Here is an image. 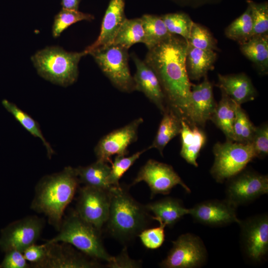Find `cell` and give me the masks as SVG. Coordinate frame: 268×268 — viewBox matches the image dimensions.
I'll list each match as a JSON object with an SVG mask.
<instances>
[{
	"label": "cell",
	"instance_id": "cell-1",
	"mask_svg": "<svg viewBox=\"0 0 268 268\" xmlns=\"http://www.w3.org/2000/svg\"><path fill=\"white\" fill-rule=\"evenodd\" d=\"M188 44L172 35L148 50L144 60L158 79L167 106L187 123L192 85L186 65Z\"/></svg>",
	"mask_w": 268,
	"mask_h": 268
},
{
	"label": "cell",
	"instance_id": "cell-2",
	"mask_svg": "<svg viewBox=\"0 0 268 268\" xmlns=\"http://www.w3.org/2000/svg\"><path fill=\"white\" fill-rule=\"evenodd\" d=\"M79 183L75 168L71 166L44 176L36 186L31 208L44 214L49 223L59 230L64 211L72 200Z\"/></svg>",
	"mask_w": 268,
	"mask_h": 268
},
{
	"label": "cell",
	"instance_id": "cell-3",
	"mask_svg": "<svg viewBox=\"0 0 268 268\" xmlns=\"http://www.w3.org/2000/svg\"><path fill=\"white\" fill-rule=\"evenodd\" d=\"M109 193V213L106 222L108 232L122 242L131 240L146 228L151 216L148 215L145 206L135 200L126 187L120 185L113 186Z\"/></svg>",
	"mask_w": 268,
	"mask_h": 268
},
{
	"label": "cell",
	"instance_id": "cell-4",
	"mask_svg": "<svg viewBox=\"0 0 268 268\" xmlns=\"http://www.w3.org/2000/svg\"><path fill=\"white\" fill-rule=\"evenodd\" d=\"M59 233L47 241L49 243H65L73 246L91 259L107 263L115 268L117 259L105 249L101 237V231L81 218L75 210L63 219Z\"/></svg>",
	"mask_w": 268,
	"mask_h": 268
},
{
	"label": "cell",
	"instance_id": "cell-5",
	"mask_svg": "<svg viewBox=\"0 0 268 268\" xmlns=\"http://www.w3.org/2000/svg\"><path fill=\"white\" fill-rule=\"evenodd\" d=\"M86 55L84 51L70 52L60 47L51 46L37 51L32 56L31 61L41 77L66 87L76 81L78 63Z\"/></svg>",
	"mask_w": 268,
	"mask_h": 268
},
{
	"label": "cell",
	"instance_id": "cell-6",
	"mask_svg": "<svg viewBox=\"0 0 268 268\" xmlns=\"http://www.w3.org/2000/svg\"><path fill=\"white\" fill-rule=\"evenodd\" d=\"M214 156L210 173L218 183L236 175L244 169L256 154L251 143H241L227 140L217 142L213 146Z\"/></svg>",
	"mask_w": 268,
	"mask_h": 268
},
{
	"label": "cell",
	"instance_id": "cell-7",
	"mask_svg": "<svg viewBox=\"0 0 268 268\" xmlns=\"http://www.w3.org/2000/svg\"><path fill=\"white\" fill-rule=\"evenodd\" d=\"M128 51L112 43L96 49L89 54L116 88L122 92L130 93L135 90L128 64Z\"/></svg>",
	"mask_w": 268,
	"mask_h": 268
},
{
	"label": "cell",
	"instance_id": "cell-8",
	"mask_svg": "<svg viewBox=\"0 0 268 268\" xmlns=\"http://www.w3.org/2000/svg\"><path fill=\"white\" fill-rule=\"evenodd\" d=\"M240 239L243 254L253 263H261L268 252V215L263 213L241 220Z\"/></svg>",
	"mask_w": 268,
	"mask_h": 268
},
{
	"label": "cell",
	"instance_id": "cell-9",
	"mask_svg": "<svg viewBox=\"0 0 268 268\" xmlns=\"http://www.w3.org/2000/svg\"><path fill=\"white\" fill-rule=\"evenodd\" d=\"M172 244L166 257L160 264L161 268H196L206 262L207 250L199 236L189 233L183 234Z\"/></svg>",
	"mask_w": 268,
	"mask_h": 268
},
{
	"label": "cell",
	"instance_id": "cell-10",
	"mask_svg": "<svg viewBox=\"0 0 268 268\" xmlns=\"http://www.w3.org/2000/svg\"><path fill=\"white\" fill-rule=\"evenodd\" d=\"M268 194V176L245 169L227 180L226 199L236 207Z\"/></svg>",
	"mask_w": 268,
	"mask_h": 268
},
{
	"label": "cell",
	"instance_id": "cell-11",
	"mask_svg": "<svg viewBox=\"0 0 268 268\" xmlns=\"http://www.w3.org/2000/svg\"><path fill=\"white\" fill-rule=\"evenodd\" d=\"M45 220L37 216H28L14 221L2 228L0 235V249L23 251L35 244L40 238Z\"/></svg>",
	"mask_w": 268,
	"mask_h": 268
},
{
	"label": "cell",
	"instance_id": "cell-12",
	"mask_svg": "<svg viewBox=\"0 0 268 268\" xmlns=\"http://www.w3.org/2000/svg\"><path fill=\"white\" fill-rule=\"evenodd\" d=\"M145 182L151 191V198L156 194H169L176 186L180 185L188 193L191 190L185 184L172 166L154 159H149L141 167L132 182L134 185Z\"/></svg>",
	"mask_w": 268,
	"mask_h": 268
},
{
	"label": "cell",
	"instance_id": "cell-13",
	"mask_svg": "<svg viewBox=\"0 0 268 268\" xmlns=\"http://www.w3.org/2000/svg\"><path fill=\"white\" fill-rule=\"evenodd\" d=\"M110 203L109 191L84 186L79 189L75 211L101 231L108 219Z\"/></svg>",
	"mask_w": 268,
	"mask_h": 268
},
{
	"label": "cell",
	"instance_id": "cell-14",
	"mask_svg": "<svg viewBox=\"0 0 268 268\" xmlns=\"http://www.w3.org/2000/svg\"><path fill=\"white\" fill-rule=\"evenodd\" d=\"M143 122L142 118H136L103 136L94 148L97 160L111 163L112 156L127 155L128 147L137 139L138 128Z\"/></svg>",
	"mask_w": 268,
	"mask_h": 268
},
{
	"label": "cell",
	"instance_id": "cell-15",
	"mask_svg": "<svg viewBox=\"0 0 268 268\" xmlns=\"http://www.w3.org/2000/svg\"><path fill=\"white\" fill-rule=\"evenodd\" d=\"M189 209V214L196 222L210 227H222L240 221L237 216V207L226 199L205 201Z\"/></svg>",
	"mask_w": 268,
	"mask_h": 268
},
{
	"label": "cell",
	"instance_id": "cell-16",
	"mask_svg": "<svg viewBox=\"0 0 268 268\" xmlns=\"http://www.w3.org/2000/svg\"><path fill=\"white\" fill-rule=\"evenodd\" d=\"M46 258L39 268H94L101 267L97 261L87 258L74 250L70 244L46 242Z\"/></svg>",
	"mask_w": 268,
	"mask_h": 268
},
{
	"label": "cell",
	"instance_id": "cell-17",
	"mask_svg": "<svg viewBox=\"0 0 268 268\" xmlns=\"http://www.w3.org/2000/svg\"><path fill=\"white\" fill-rule=\"evenodd\" d=\"M216 105L212 84L205 76L202 82L192 84L187 123L191 126L204 127L210 120Z\"/></svg>",
	"mask_w": 268,
	"mask_h": 268
},
{
	"label": "cell",
	"instance_id": "cell-18",
	"mask_svg": "<svg viewBox=\"0 0 268 268\" xmlns=\"http://www.w3.org/2000/svg\"><path fill=\"white\" fill-rule=\"evenodd\" d=\"M136 72L133 77L134 90L143 93L162 114L167 105L165 98L155 72L144 61L132 54Z\"/></svg>",
	"mask_w": 268,
	"mask_h": 268
},
{
	"label": "cell",
	"instance_id": "cell-19",
	"mask_svg": "<svg viewBox=\"0 0 268 268\" xmlns=\"http://www.w3.org/2000/svg\"><path fill=\"white\" fill-rule=\"evenodd\" d=\"M125 0H111L104 15L97 39L84 51L87 54L99 48L113 43L121 25L126 18Z\"/></svg>",
	"mask_w": 268,
	"mask_h": 268
},
{
	"label": "cell",
	"instance_id": "cell-20",
	"mask_svg": "<svg viewBox=\"0 0 268 268\" xmlns=\"http://www.w3.org/2000/svg\"><path fill=\"white\" fill-rule=\"evenodd\" d=\"M237 104L254 100L257 92L251 79L244 73L228 75L218 74L216 85Z\"/></svg>",
	"mask_w": 268,
	"mask_h": 268
},
{
	"label": "cell",
	"instance_id": "cell-21",
	"mask_svg": "<svg viewBox=\"0 0 268 268\" xmlns=\"http://www.w3.org/2000/svg\"><path fill=\"white\" fill-rule=\"evenodd\" d=\"M145 207L154 216L151 218L159 224L171 227L184 215L189 214L190 209L185 207L182 201L175 198L167 197L148 203Z\"/></svg>",
	"mask_w": 268,
	"mask_h": 268
},
{
	"label": "cell",
	"instance_id": "cell-22",
	"mask_svg": "<svg viewBox=\"0 0 268 268\" xmlns=\"http://www.w3.org/2000/svg\"><path fill=\"white\" fill-rule=\"evenodd\" d=\"M181 149L180 155L188 163L196 167L198 166L197 159L200 151L206 141V135L198 126H191L184 121H181L180 132Z\"/></svg>",
	"mask_w": 268,
	"mask_h": 268
},
{
	"label": "cell",
	"instance_id": "cell-23",
	"mask_svg": "<svg viewBox=\"0 0 268 268\" xmlns=\"http://www.w3.org/2000/svg\"><path fill=\"white\" fill-rule=\"evenodd\" d=\"M216 58L214 51L201 50L188 44L186 65L190 80H200L206 76L208 71L214 68Z\"/></svg>",
	"mask_w": 268,
	"mask_h": 268
},
{
	"label": "cell",
	"instance_id": "cell-24",
	"mask_svg": "<svg viewBox=\"0 0 268 268\" xmlns=\"http://www.w3.org/2000/svg\"><path fill=\"white\" fill-rule=\"evenodd\" d=\"M242 54L255 66L260 73L268 72V34L254 35L239 44Z\"/></svg>",
	"mask_w": 268,
	"mask_h": 268
},
{
	"label": "cell",
	"instance_id": "cell-25",
	"mask_svg": "<svg viewBox=\"0 0 268 268\" xmlns=\"http://www.w3.org/2000/svg\"><path fill=\"white\" fill-rule=\"evenodd\" d=\"M75 168L79 183L84 186L107 191L113 187L109 181L111 167L108 163L97 160L89 165Z\"/></svg>",
	"mask_w": 268,
	"mask_h": 268
},
{
	"label": "cell",
	"instance_id": "cell-26",
	"mask_svg": "<svg viewBox=\"0 0 268 268\" xmlns=\"http://www.w3.org/2000/svg\"><path fill=\"white\" fill-rule=\"evenodd\" d=\"M163 117L155 136L148 150L155 148L163 156L166 145L176 136L180 134L181 119L168 107L162 113Z\"/></svg>",
	"mask_w": 268,
	"mask_h": 268
},
{
	"label": "cell",
	"instance_id": "cell-27",
	"mask_svg": "<svg viewBox=\"0 0 268 268\" xmlns=\"http://www.w3.org/2000/svg\"><path fill=\"white\" fill-rule=\"evenodd\" d=\"M237 105L221 91V98L210 119L224 133L227 140L233 141V125Z\"/></svg>",
	"mask_w": 268,
	"mask_h": 268
},
{
	"label": "cell",
	"instance_id": "cell-28",
	"mask_svg": "<svg viewBox=\"0 0 268 268\" xmlns=\"http://www.w3.org/2000/svg\"><path fill=\"white\" fill-rule=\"evenodd\" d=\"M140 18L144 31L143 44L148 50L172 35L168 32L160 16L144 14Z\"/></svg>",
	"mask_w": 268,
	"mask_h": 268
},
{
	"label": "cell",
	"instance_id": "cell-29",
	"mask_svg": "<svg viewBox=\"0 0 268 268\" xmlns=\"http://www.w3.org/2000/svg\"><path fill=\"white\" fill-rule=\"evenodd\" d=\"M144 31L140 18H126L118 30L113 44L128 50L134 44L143 43Z\"/></svg>",
	"mask_w": 268,
	"mask_h": 268
},
{
	"label": "cell",
	"instance_id": "cell-30",
	"mask_svg": "<svg viewBox=\"0 0 268 268\" xmlns=\"http://www.w3.org/2000/svg\"><path fill=\"white\" fill-rule=\"evenodd\" d=\"M1 103L3 107L14 117L25 129L35 137L40 139L46 147L48 157L51 158L54 153V151L44 137L38 123L15 104L6 99L3 100Z\"/></svg>",
	"mask_w": 268,
	"mask_h": 268
},
{
	"label": "cell",
	"instance_id": "cell-31",
	"mask_svg": "<svg viewBox=\"0 0 268 268\" xmlns=\"http://www.w3.org/2000/svg\"><path fill=\"white\" fill-rule=\"evenodd\" d=\"M253 27L251 11L247 6L246 10L226 28L225 35L241 44L252 37Z\"/></svg>",
	"mask_w": 268,
	"mask_h": 268
},
{
	"label": "cell",
	"instance_id": "cell-32",
	"mask_svg": "<svg viewBox=\"0 0 268 268\" xmlns=\"http://www.w3.org/2000/svg\"><path fill=\"white\" fill-rule=\"evenodd\" d=\"M160 17L171 34L180 36L188 42L194 22L187 14L171 13Z\"/></svg>",
	"mask_w": 268,
	"mask_h": 268
},
{
	"label": "cell",
	"instance_id": "cell-33",
	"mask_svg": "<svg viewBox=\"0 0 268 268\" xmlns=\"http://www.w3.org/2000/svg\"><path fill=\"white\" fill-rule=\"evenodd\" d=\"M94 18L92 15L78 10L62 8L55 16L52 26L53 36L57 38L72 24L82 20L91 21Z\"/></svg>",
	"mask_w": 268,
	"mask_h": 268
},
{
	"label": "cell",
	"instance_id": "cell-34",
	"mask_svg": "<svg viewBox=\"0 0 268 268\" xmlns=\"http://www.w3.org/2000/svg\"><path fill=\"white\" fill-rule=\"evenodd\" d=\"M255 128L241 105H237L233 125V141L251 143Z\"/></svg>",
	"mask_w": 268,
	"mask_h": 268
},
{
	"label": "cell",
	"instance_id": "cell-35",
	"mask_svg": "<svg viewBox=\"0 0 268 268\" xmlns=\"http://www.w3.org/2000/svg\"><path fill=\"white\" fill-rule=\"evenodd\" d=\"M188 43L201 50H218L217 41L209 30L204 26L194 22Z\"/></svg>",
	"mask_w": 268,
	"mask_h": 268
},
{
	"label": "cell",
	"instance_id": "cell-36",
	"mask_svg": "<svg viewBox=\"0 0 268 268\" xmlns=\"http://www.w3.org/2000/svg\"><path fill=\"white\" fill-rule=\"evenodd\" d=\"M148 148L137 151L130 156L116 155L113 162H111L110 173L109 178L111 186L119 185V180L124 174L131 168L135 162Z\"/></svg>",
	"mask_w": 268,
	"mask_h": 268
},
{
	"label": "cell",
	"instance_id": "cell-37",
	"mask_svg": "<svg viewBox=\"0 0 268 268\" xmlns=\"http://www.w3.org/2000/svg\"><path fill=\"white\" fill-rule=\"evenodd\" d=\"M253 21L252 36L268 32V4L267 2L257 3L247 0Z\"/></svg>",
	"mask_w": 268,
	"mask_h": 268
},
{
	"label": "cell",
	"instance_id": "cell-38",
	"mask_svg": "<svg viewBox=\"0 0 268 268\" xmlns=\"http://www.w3.org/2000/svg\"><path fill=\"white\" fill-rule=\"evenodd\" d=\"M165 226L145 228L138 235L142 245L148 249L154 250L160 247L165 240Z\"/></svg>",
	"mask_w": 268,
	"mask_h": 268
},
{
	"label": "cell",
	"instance_id": "cell-39",
	"mask_svg": "<svg viewBox=\"0 0 268 268\" xmlns=\"http://www.w3.org/2000/svg\"><path fill=\"white\" fill-rule=\"evenodd\" d=\"M256 156L258 158L266 157L268 154V126L267 123L256 127L251 142Z\"/></svg>",
	"mask_w": 268,
	"mask_h": 268
},
{
	"label": "cell",
	"instance_id": "cell-40",
	"mask_svg": "<svg viewBox=\"0 0 268 268\" xmlns=\"http://www.w3.org/2000/svg\"><path fill=\"white\" fill-rule=\"evenodd\" d=\"M47 252V245L45 243L41 245L34 244L23 251V255L30 263V266L34 268H39L44 261Z\"/></svg>",
	"mask_w": 268,
	"mask_h": 268
},
{
	"label": "cell",
	"instance_id": "cell-41",
	"mask_svg": "<svg viewBox=\"0 0 268 268\" xmlns=\"http://www.w3.org/2000/svg\"><path fill=\"white\" fill-rule=\"evenodd\" d=\"M4 253L3 259L0 263V268H30V265L25 259L22 252L11 250Z\"/></svg>",
	"mask_w": 268,
	"mask_h": 268
},
{
	"label": "cell",
	"instance_id": "cell-42",
	"mask_svg": "<svg viewBox=\"0 0 268 268\" xmlns=\"http://www.w3.org/2000/svg\"><path fill=\"white\" fill-rule=\"evenodd\" d=\"M80 0H62V8L78 10Z\"/></svg>",
	"mask_w": 268,
	"mask_h": 268
},
{
	"label": "cell",
	"instance_id": "cell-43",
	"mask_svg": "<svg viewBox=\"0 0 268 268\" xmlns=\"http://www.w3.org/2000/svg\"><path fill=\"white\" fill-rule=\"evenodd\" d=\"M211 0H186V2L190 3L191 5H195L197 4H203L211 1Z\"/></svg>",
	"mask_w": 268,
	"mask_h": 268
}]
</instances>
